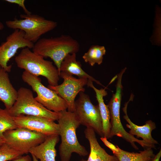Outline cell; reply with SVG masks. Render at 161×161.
<instances>
[{"instance_id":"cell-1","label":"cell","mask_w":161,"mask_h":161,"mask_svg":"<svg viewBox=\"0 0 161 161\" xmlns=\"http://www.w3.org/2000/svg\"><path fill=\"white\" fill-rule=\"evenodd\" d=\"M59 112L61 115L58 121L61 138L58 148L61 161H69L73 153L81 156H87L88 151L77 137L76 130L80 124L74 113L66 110Z\"/></svg>"},{"instance_id":"cell-2","label":"cell","mask_w":161,"mask_h":161,"mask_svg":"<svg viewBox=\"0 0 161 161\" xmlns=\"http://www.w3.org/2000/svg\"><path fill=\"white\" fill-rule=\"evenodd\" d=\"M78 42L70 36L62 35L54 38H40L34 44L32 52L54 62L60 74L61 62L68 54L76 53L80 49Z\"/></svg>"},{"instance_id":"cell-3","label":"cell","mask_w":161,"mask_h":161,"mask_svg":"<svg viewBox=\"0 0 161 161\" xmlns=\"http://www.w3.org/2000/svg\"><path fill=\"white\" fill-rule=\"evenodd\" d=\"M44 58L26 47L23 48L15 57V61L20 69H24L33 75L45 77L49 85L57 86L60 78L58 70L52 61Z\"/></svg>"},{"instance_id":"cell-4","label":"cell","mask_w":161,"mask_h":161,"mask_svg":"<svg viewBox=\"0 0 161 161\" xmlns=\"http://www.w3.org/2000/svg\"><path fill=\"white\" fill-rule=\"evenodd\" d=\"M123 75L119 74L117 75V81L116 85V90L112 95L108 105L109 109L110 120L111 128L109 139L116 136L122 137L129 142L136 150L139 148L135 142L139 144L144 149L150 148L151 145L143 140L135 137L126 131L121 123L120 116V110L122 100L123 86L122 83Z\"/></svg>"},{"instance_id":"cell-5","label":"cell","mask_w":161,"mask_h":161,"mask_svg":"<svg viewBox=\"0 0 161 161\" xmlns=\"http://www.w3.org/2000/svg\"><path fill=\"white\" fill-rule=\"evenodd\" d=\"M20 17L22 19L16 17L13 20L6 21V26L10 29L23 31L24 33V38L34 44L41 35L52 30L58 25L57 22L37 15L21 14Z\"/></svg>"},{"instance_id":"cell-6","label":"cell","mask_w":161,"mask_h":161,"mask_svg":"<svg viewBox=\"0 0 161 161\" xmlns=\"http://www.w3.org/2000/svg\"><path fill=\"white\" fill-rule=\"evenodd\" d=\"M13 117L20 114L46 118L54 121L58 120L61 114L48 110L38 102L30 89L21 87L17 91V99L12 107L8 110Z\"/></svg>"},{"instance_id":"cell-7","label":"cell","mask_w":161,"mask_h":161,"mask_svg":"<svg viewBox=\"0 0 161 161\" xmlns=\"http://www.w3.org/2000/svg\"><path fill=\"white\" fill-rule=\"evenodd\" d=\"M23 80L31 86L37 95L35 100L49 110L59 112L67 109V104L55 92L44 86L38 77L25 71L21 75Z\"/></svg>"},{"instance_id":"cell-8","label":"cell","mask_w":161,"mask_h":161,"mask_svg":"<svg viewBox=\"0 0 161 161\" xmlns=\"http://www.w3.org/2000/svg\"><path fill=\"white\" fill-rule=\"evenodd\" d=\"M75 101L74 113L80 124L92 128L101 137H104L102 121L99 106L92 103L89 96L81 92Z\"/></svg>"},{"instance_id":"cell-9","label":"cell","mask_w":161,"mask_h":161,"mask_svg":"<svg viewBox=\"0 0 161 161\" xmlns=\"http://www.w3.org/2000/svg\"><path fill=\"white\" fill-rule=\"evenodd\" d=\"M3 136L5 143L23 154L29 153L31 148L43 143L47 137L23 128L7 131Z\"/></svg>"},{"instance_id":"cell-10","label":"cell","mask_w":161,"mask_h":161,"mask_svg":"<svg viewBox=\"0 0 161 161\" xmlns=\"http://www.w3.org/2000/svg\"><path fill=\"white\" fill-rule=\"evenodd\" d=\"M60 77L63 79V82L59 85L48 88L55 92L66 102L69 112H74L75 98L80 92H84V86L87 85L88 79L86 78H76L66 72H61Z\"/></svg>"},{"instance_id":"cell-11","label":"cell","mask_w":161,"mask_h":161,"mask_svg":"<svg viewBox=\"0 0 161 161\" xmlns=\"http://www.w3.org/2000/svg\"><path fill=\"white\" fill-rule=\"evenodd\" d=\"M24 35L23 31L14 30L0 45V66L8 72L11 71L12 67V65H8V62L18 50L26 47L32 49L33 47L34 43L26 39Z\"/></svg>"},{"instance_id":"cell-12","label":"cell","mask_w":161,"mask_h":161,"mask_svg":"<svg viewBox=\"0 0 161 161\" xmlns=\"http://www.w3.org/2000/svg\"><path fill=\"white\" fill-rule=\"evenodd\" d=\"M18 128H23L43 134L46 136L59 135L58 123L43 117L20 114L13 117Z\"/></svg>"},{"instance_id":"cell-13","label":"cell","mask_w":161,"mask_h":161,"mask_svg":"<svg viewBox=\"0 0 161 161\" xmlns=\"http://www.w3.org/2000/svg\"><path fill=\"white\" fill-rule=\"evenodd\" d=\"M133 99L132 97H130L129 100L126 103L123 109L125 115L123 118L128 123L126 124V126L130 129L129 133L134 136H136V138L141 137L144 141L151 144L155 145L158 144V142L154 139L152 136V131L156 128L155 123L151 120H149L145 122V124L142 126H137L133 123L128 116L127 112L128 105L130 101Z\"/></svg>"},{"instance_id":"cell-14","label":"cell","mask_w":161,"mask_h":161,"mask_svg":"<svg viewBox=\"0 0 161 161\" xmlns=\"http://www.w3.org/2000/svg\"><path fill=\"white\" fill-rule=\"evenodd\" d=\"M84 133L89 143L90 153L87 160L82 159L79 161H119L115 156L109 154L101 146L97 140L95 132L92 128L86 127Z\"/></svg>"},{"instance_id":"cell-15","label":"cell","mask_w":161,"mask_h":161,"mask_svg":"<svg viewBox=\"0 0 161 161\" xmlns=\"http://www.w3.org/2000/svg\"><path fill=\"white\" fill-rule=\"evenodd\" d=\"M58 135L47 136L39 145L31 148L29 153L39 161H56L55 146L59 141Z\"/></svg>"},{"instance_id":"cell-16","label":"cell","mask_w":161,"mask_h":161,"mask_svg":"<svg viewBox=\"0 0 161 161\" xmlns=\"http://www.w3.org/2000/svg\"><path fill=\"white\" fill-rule=\"evenodd\" d=\"M17 91L11 84L8 72L0 66V100L5 109H10L17 97Z\"/></svg>"},{"instance_id":"cell-17","label":"cell","mask_w":161,"mask_h":161,"mask_svg":"<svg viewBox=\"0 0 161 161\" xmlns=\"http://www.w3.org/2000/svg\"><path fill=\"white\" fill-rule=\"evenodd\" d=\"M88 87L92 88L96 93V97L98 103L100 114L102 121L103 132L104 137L107 139H109L111 126L110 114L108 105L104 103L103 98L107 95L105 89H100L94 86L93 81L88 79L86 85Z\"/></svg>"},{"instance_id":"cell-18","label":"cell","mask_w":161,"mask_h":161,"mask_svg":"<svg viewBox=\"0 0 161 161\" xmlns=\"http://www.w3.org/2000/svg\"><path fill=\"white\" fill-rule=\"evenodd\" d=\"M76 53L68 54L61 63L60 72H63L71 75H75L78 78H86L97 83L104 86L99 81L88 75L82 69L80 63L76 60Z\"/></svg>"},{"instance_id":"cell-19","label":"cell","mask_w":161,"mask_h":161,"mask_svg":"<svg viewBox=\"0 0 161 161\" xmlns=\"http://www.w3.org/2000/svg\"><path fill=\"white\" fill-rule=\"evenodd\" d=\"M106 50L103 46L93 45L82 56L86 63H88L91 66L95 64H100L103 62V55L105 54Z\"/></svg>"},{"instance_id":"cell-20","label":"cell","mask_w":161,"mask_h":161,"mask_svg":"<svg viewBox=\"0 0 161 161\" xmlns=\"http://www.w3.org/2000/svg\"><path fill=\"white\" fill-rule=\"evenodd\" d=\"M17 128L13 117L8 110L0 108V137L4 139L3 134L5 131Z\"/></svg>"},{"instance_id":"cell-21","label":"cell","mask_w":161,"mask_h":161,"mask_svg":"<svg viewBox=\"0 0 161 161\" xmlns=\"http://www.w3.org/2000/svg\"><path fill=\"white\" fill-rule=\"evenodd\" d=\"M23 154L4 143L0 148V161L13 160Z\"/></svg>"},{"instance_id":"cell-22","label":"cell","mask_w":161,"mask_h":161,"mask_svg":"<svg viewBox=\"0 0 161 161\" xmlns=\"http://www.w3.org/2000/svg\"><path fill=\"white\" fill-rule=\"evenodd\" d=\"M136 152L131 161H151L155 156L152 148L145 149L143 151Z\"/></svg>"},{"instance_id":"cell-23","label":"cell","mask_w":161,"mask_h":161,"mask_svg":"<svg viewBox=\"0 0 161 161\" xmlns=\"http://www.w3.org/2000/svg\"><path fill=\"white\" fill-rule=\"evenodd\" d=\"M136 152H129L119 149V151L114 154L119 161H131L135 156Z\"/></svg>"},{"instance_id":"cell-24","label":"cell","mask_w":161,"mask_h":161,"mask_svg":"<svg viewBox=\"0 0 161 161\" xmlns=\"http://www.w3.org/2000/svg\"><path fill=\"white\" fill-rule=\"evenodd\" d=\"M6 1L12 4H17L21 7L24 10L25 14L27 15L31 14V12L29 11L26 7L24 2V0H6Z\"/></svg>"},{"instance_id":"cell-25","label":"cell","mask_w":161,"mask_h":161,"mask_svg":"<svg viewBox=\"0 0 161 161\" xmlns=\"http://www.w3.org/2000/svg\"><path fill=\"white\" fill-rule=\"evenodd\" d=\"M100 139L105 145L112 151L113 154L119 151L120 148L117 145L115 146L109 141L106 137H101Z\"/></svg>"},{"instance_id":"cell-26","label":"cell","mask_w":161,"mask_h":161,"mask_svg":"<svg viewBox=\"0 0 161 161\" xmlns=\"http://www.w3.org/2000/svg\"><path fill=\"white\" fill-rule=\"evenodd\" d=\"M13 161H32L31 157L28 155L22 156L13 160Z\"/></svg>"},{"instance_id":"cell-27","label":"cell","mask_w":161,"mask_h":161,"mask_svg":"<svg viewBox=\"0 0 161 161\" xmlns=\"http://www.w3.org/2000/svg\"><path fill=\"white\" fill-rule=\"evenodd\" d=\"M161 157V149L159 152L155 155L154 157L151 161H159Z\"/></svg>"},{"instance_id":"cell-28","label":"cell","mask_w":161,"mask_h":161,"mask_svg":"<svg viewBox=\"0 0 161 161\" xmlns=\"http://www.w3.org/2000/svg\"><path fill=\"white\" fill-rule=\"evenodd\" d=\"M5 143V141L4 139L0 137V148L1 145Z\"/></svg>"},{"instance_id":"cell-29","label":"cell","mask_w":161,"mask_h":161,"mask_svg":"<svg viewBox=\"0 0 161 161\" xmlns=\"http://www.w3.org/2000/svg\"><path fill=\"white\" fill-rule=\"evenodd\" d=\"M4 28V25L1 22H0V31L2 30Z\"/></svg>"},{"instance_id":"cell-30","label":"cell","mask_w":161,"mask_h":161,"mask_svg":"<svg viewBox=\"0 0 161 161\" xmlns=\"http://www.w3.org/2000/svg\"><path fill=\"white\" fill-rule=\"evenodd\" d=\"M32 157V161H38V160L33 155H31Z\"/></svg>"}]
</instances>
